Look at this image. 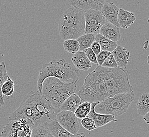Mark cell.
<instances>
[{
	"mask_svg": "<svg viewBox=\"0 0 149 137\" xmlns=\"http://www.w3.org/2000/svg\"><path fill=\"white\" fill-rule=\"evenodd\" d=\"M60 109L54 108L38 91H31L24 99L19 107L9 116L10 121L19 119L30 120L35 127L56 119Z\"/></svg>",
	"mask_w": 149,
	"mask_h": 137,
	"instance_id": "cell-1",
	"label": "cell"
},
{
	"mask_svg": "<svg viewBox=\"0 0 149 137\" xmlns=\"http://www.w3.org/2000/svg\"><path fill=\"white\" fill-rule=\"evenodd\" d=\"M80 72L64 59L54 60L40 68L37 80V88L41 92L43 83L48 77H53L64 83H76L79 80Z\"/></svg>",
	"mask_w": 149,
	"mask_h": 137,
	"instance_id": "cell-2",
	"label": "cell"
},
{
	"mask_svg": "<svg viewBox=\"0 0 149 137\" xmlns=\"http://www.w3.org/2000/svg\"><path fill=\"white\" fill-rule=\"evenodd\" d=\"M84 11L71 6L64 11L58 23V31L62 40H77L84 34Z\"/></svg>",
	"mask_w": 149,
	"mask_h": 137,
	"instance_id": "cell-3",
	"label": "cell"
},
{
	"mask_svg": "<svg viewBox=\"0 0 149 137\" xmlns=\"http://www.w3.org/2000/svg\"><path fill=\"white\" fill-rule=\"evenodd\" d=\"M96 69L104 81L109 97L133 92L128 71L120 68H108L98 66Z\"/></svg>",
	"mask_w": 149,
	"mask_h": 137,
	"instance_id": "cell-4",
	"label": "cell"
},
{
	"mask_svg": "<svg viewBox=\"0 0 149 137\" xmlns=\"http://www.w3.org/2000/svg\"><path fill=\"white\" fill-rule=\"evenodd\" d=\"M77 84L64 83L55 77H48L43 83L42 95L54 108L60 109L63 102L74 93Z\"/></svg>",
	"mask_w": 149,
	"mask_h": 137,
	"instance_id": "cell-5",
	"label": "cell"
},
{
	"mask_svg": "<svg viewBox=\"0 0 149 137\" xmlns=\"http://www.w3.org/2000/svg\"><path fill=\"white\" fill-rule=\"evenodd\" d=\"M78 95L82 101L90 103L102 102L109 97L104 80L96 68L86 77Z\"/></svg>",
	"mask_w": 149,
	"mask_h": 137,
	"instance_id": "cell-6",
	"label": "cell"
},
{
	"mask_svg": "<svg viewBox=\"0 0 149 137\" xmlns=\"http://www.w3.org/2000/svg\"><path fill=\"white\" fill-rule=\"evenodd\" d=\"M133 92L115 95L108 97L104 101L100 102L95 107L98 112L106 115L118 116L126 112L130 105L134 101Z\"/></svg>",
	"mask_w": 149,
	"mask_h": 137,
	"instance_id": "cell-7",
	"label": "cell"
},
{
	"mask_svg": "<svg viewBox=\"0 0 149 137\" xmlns=\"http://www.w3.org/2000/svg\"><path fill=\"white\" fill-rule=\"evenodd\" d=\"M35 125L30 120L19 119L10 121L3 128L1 137H30Z\"/></svg>",
	"mask_w": 149,
	"mask_h": 137,
	"instance_id": "cell-8",
	"label": "cell"
},
{
	"mask_svg": "<svg viewBox=\"0 0 149 137\" xmlns=\"http://www.w3.org/2000/svg\"><path fill=\"white\" fill-rule=\"evenodd\" d=\"M85 29L84 34H98L102 27L107 22L104 18L101 11L88 10L84 11Z\"/></svg>",
	"mask_w": 149,
	"mask_h": 137,
	"instance_id": "cell-9",
	"label": "cell"
},
{
	"mask_svg": "<svg viewBox=\"0 0 149 137\" xmlns=\"http://www.w3.org/2000/svg\"><path fill=\"white\" fill-rule=\"evenodd\" d=\"M56 119L58 124L66 131L73 134H78L80 125L74 113L68 111H61L57 114Z\"/></svg>",
	"mask_w": 149,
	"mask_h": 137,
	"instance_id": "cell-10",
	"label": "cell"
},
{
	"mask_svg": "<svg viewBox=\"0 0 149 137\" xmlns=\"http://www.w3.org/2000/svg\"><path fill=\"white\" fill-rule=\"evenodd\" d=\"M43 125L47 129L48 132L55 137H86L83 132L75 134L70 133L58 124L56 119L46 122Z\"/></svg>",
	"mask_w": 149,
	"mask_h": 137,
	"instance_id": "cell-11",
	"label": "cell"
},
{
	"mask_svg": "<svg viewBox=\"0 0 149 137\" xmlns=\"http://www.w3.org/2000/svg\"><path fill=\"white\" fill-rule=\"evenodd\" d=\"M99 103L100 102H97L91 103V109L88 116L94 121L97 128L103 127L110 122H116L117 121L115 119V116H113L97 113L95 111V108Z\"/></svg>",
	"mask_w": 149,
	"mask_h": 137,
	"instance_id": "cell-12",
	"label": "cell"
},
{
	"mask_svg": "<svg viewBox=\"0 0 149 137\" xmlns=\"http://www.w3.org/2000/svg\"><path fill=\"white\" fill-rule=\"evenodd\" d=\"M69 3L72 6L86 11L91 10L101 11L106 2L104 0H71Z\"/></svg>",
	"mask_w": 149,
	"mask_h": 137,
	"instance_id": "cell-13",
	"label": "cell"
},
{
	"mask_svg": "<svg viewBox=\"0 0 149 137\" xmlns=\"http://www.w3.org/2000/svg\"><path fill=\"white\" fill-rule=\"evenodd\" d=\"M118 9L115 3L106 2L102 8L101 12L107 22L120 28L118 22Z\"/></svg>",
	"mask_w": 149,
	"mask_h": 137,
	"instance_id": "cell-14",
	"label": "cell"
},
{
	"mask_svg": "<svg viewBox=\"0 0 149 137\" xmlns=\"http://www.w3.org/2000/svg\"><path fill=\"white\" fill-rule=\"evenodd\" d=\"M111 54L116 61L118 66L126 70L128 62L130 61V53L128 50L122 45H117L116 48Z\"/></svg>",
	"mask_w": 149,
	"mask_h": 137,
	"instance_id": "cell-15",
	"label": "cell"
},
{
	"mask_svg": "<svg viewBox=\"0 0 149 137\" xmlns=\"http://www.w3.org/2000/svg\"><path fill=\"white\" fill-rule=\"evenodd\" d=\"M120 29V28L116 27L109 22H107L100 29L99 34L111 41L116 43L119 41L121 37Z\"/></svg>",
	"mask_w": 149,
	"mask_h": 137,
	"instance_id": "cell-16",
	"label": "cell"
},
{
	"mask_svg": "<svg viewBox=\"0 0 149 137\" xmlns=\"http://www.w3.org/2000/svg\"><path fill=\"white\" fill-rule=\"evenodd\" d=\"M72 61L75 68L86 71L91 68V63L87 58L84 51H79L72 58Z\"/></svg>",
	"mask_w": 149,
	"mask_h": 137,
	"instance_id": "cell-17",
	"label": "cell"
},
{
	"mask_svg": "<svg viewBox=\"0 0 149 137\" xmlns=\"http://www.w3.org/2000/svg\"><path fill=\"white\" fill-rule=\"evenodd\" d=\"M136 18L133 12L123 9H118V22L120 28L126 29L133 24Z\"/></svg>",
	"mask_w": 149,
	"mask_h": 137,
	"instance_id": "cell-18",
	"label": "cell"
},
{
	"mask_svg": "<svg viewBox=\"0 0 149 137\" xmlns=\"http://www.w3.org/2000/svg\"><path fill=\"white\" fill-rule=\"evenodd\" d=\"M83 102L78 94L73 93L66 99L60 108V111H68L74 113L80 104Z\"/></svg>",
	"mask_w": 149,
	"mask_h": 137,
	"instance_id": "cell-19",
	"label": "cell"
},
{
	"mask_svg": "<svg viewBox=\"0 0 149 137\" xmlns=\"http://www.w3.org/2000/svg\"><path fill=\"white\" fill-rule=\"evenodd\" d=\"M95 41L99 43L102 51H108L111 53L116 48L118 45L116 42L111 41L100 34L95 35Z\"/></svg>",
	"mask_w": 149,
	"mask_h": 137,
	"instance_id": "cell-20",
	"label": "cell"
},
{
	"mask_svg": "<svg viewBox=\"0 0 149 137\" xmlns=\"http://www.w3.org/2000/svg\"><path fill=\"white\" fill-rule=\"evenodd\" d=\"M136 108L139 114L144 116L149 111V93H144L140 96Z\"/></svg>",
	"mask_w": 149,
	"mask_h": 137,
	"instance_id": "cell-21",
	"label": "cell"
},
{
	"mask_svg": "<svg viewBox=\"0 0 149 137\" xmlns=\"http://www.w3.org/2000/svg\"><path fill=\"white\" fill-rule=\"evenodd\" d=\"M80 47V51H84L91 47V45L95 41V35L93 34H83L78 39Z\"/></svg>",
	"mask_w": 149,
	"mask_h": 137,
	"instance_id": "cell-22",
	"label": "cell"
},
{
	"mask_svg": "<svg viewBox=\"0 0 149 137\" xmlns=\"http://www.w3.org/2000/svg\"><path fill=\"white\" fill-rule=\"evenodd\" d=\"M91 109V103L88 102H84L75 111V116L77 118L82 119L88 116L90 112Z\"/></svg>",
	"mask_w": 149,
	"mask_h": 137,
	"instance_id": "cell-23",
	"label": "cell"
},
{
	"mask_svg": "<svg viewBox=\"0 0 149 137\" xmlns=\"http://www.w3.org/2000/svg\"><path fill=\"white\" fill-rule=\"evenodd\" d=\"M8 76L5 63L0 62V107H2L4 104V99L1 92V88L4 82L7 80Z\"/></svg>",
	"mask_w": 149,
	"mask_h": 137,
	"instance_id": "cell-24",
	"label": "cell"
},
{
	"mask_svg": "<svg viewBox=\"0 0 149 137\" xmlns=\"http://www.w3.org/2000/svg\"><path fill=\"white\" fill-rule=\"evenodd\" d=\"M63 46L65 51L70 53H77L80 51L79 44L77 40H67L63 42Z\"/></svg>",
	"mask_w": 149,
	"mask_h": 137,
	"instance_id": "cell-25",
	"label": "cell"
},
{
	"mask_svg": "<svg viewBox=\"0 0 149 137\" xmlns=\"http://www.w3.org/2000/svg\"><path fill=\"white\" fill-rule=\"evenodd\" d=\"M15 83L12 79L8 77V79L3 84L1 88V92L3 95L10 97L13 95L15 91Z\"/></svg>",
	"mask_w": 149,
	"mask_h": 137,
	"instance_id": "cell-26",
	"label": "cell"
},
{
	"mask_svg": "<svg viewBox=\"0 0 149 137\" xmlns=\"http://www.w3.org/2000/svg\"><path fill=\"white\" fill-rule=\"evenodd\" d=\"M48 133L47 129L42 125L33 129L30 137H45Z\"/></svg>",
	"mask_w": 149,
	"mask_h": 137,
	"instance_id": "cell-27",
	"label": "cell"
},
{
	"mask_svg": "<svg viewBox=\"0 0 149 137\" xmlns=\"http://www.w3.org/2000/svg\"><path fill=\"white\" fill-rule=\"evenodd\" d=\"M81 123L84 128L86 129L88 131H91L97 129L94 121L88 116L82 119Z\"/></svg>",
	"mask_w": 149,
	"mask_h": 137,
	"instance_id": "cell-28",
	"label": "cell"
},
{
	"mask_svg": "<svg viewBox=\"0 0 149 137\" xmlns=\"http://www.w3.org/2000/svg\"><path fill=\"white\" fill-rule=\"evenodd\" d=\"M101 66L108 68H116L118 67L116 61L115 60L112 54L104 61V62L103 63Z\"/></svg>",
	"mask_w": 149,
	"mask_h": 137,
	"instance_id": "cell-29",
	"label": "cell"
},
{
	"mask_svg": "<svg viewBox=\"0 0 149 137\" xmlns=\"http://www.w3.org/2000/svg\"><path fill=\"white\" fill-rule=\"evenodd\" d=\"M111 54V53L108 51H101V52L97 55V60L98 62V66H102L104 61L107 59L108 57Z\"/></svg>",
	"mask_w": 149,
	"mask_h": 137,
	"instance_id": "cell-30",
	"label": "cell"
},
{
	"mask_svg": "<svg viewBox=\"0 0 149 137\" xmlns=\"http://www.w3.org/2000/svg\"><path fill=\"white\" fill-rule=\"evenodd\" d=\"M84 52H85V54L86 55L87 58L91 62V63H93L98 66V62H97V55L93 52L91 48H90L88 49H86V50L84 51Z\"/></svg>",
	"mask_w": 149,
	"mask_h": 137,
	"instance_id": "cell-31",
	"label": "cell"
},
{
	"mask_svg": "<svg viewBox=\"0 0 149 137\" xmlns=\"http://www.w3.org/2000/svg\"><path fill=\"white\" fill-rule=\"evenodd\" d=\"M90 48L91 49V50L95 53L96 55H97L102 51V49L100 47V45L99 44V43H98L97 41H95L91 45Z\"/></svg>",
	"mask_w": 149,
	"mask_h": 137,
	"instance_id": "cell-32",
	"label": "cell"
},
{
	"mask_svg": "<svg viewBox=\"0 0 149 137\" xmlns=\"http://www.w3.org/2000/svg\"><path fill=\"white\" fill-rule=\"evenodd\" d=\"M143 120L149 125V111L143 116Z\"/></svg>",
	"mask_w": 149,
	"mask_h": 137,
	"instance_id": "cell-33",
	"label": "cell"
},
{
	"mask_svg": "<svg viewBox=\"0 0 149 137\" xmlns=\"http://www.w3.org/2000/svg\"><path fill=\"white\" fill-rule=\"evenodd\" d=\"M148 46H149V41H146V42L143 43L144 49H146V48H148Z\"/></svg>",
	"mask_w": 149,
	"mask_h": 137,
	"instance_id": "cell-34",
	"label": "cell"
},
{
	"mask_svg": "<svg viewBox=\"0 0 149 137\" xmlns=\"http://www.w3.org/2000/svg\"><path fill=\"white\" fill-rule=\"evenodd\" d=\"M55 137L52 135V134H51L50 133H48L46 136V137Z\"/></svg>",
	"mask_w": 149,
	"mask_h": 137,
	"instance_id": "cell-35",
	"label": "cell"
},
{
	"mask_svg": "<svg viewBox=\"0 0 149 137\" xmlns=\"http://www.w3.org/2000/svg\"><path fill=\"white\" fill-rule=\"evenodd\" d=\"M148 63L149 66V55H148Z\"/></svg>",
	"mask_w": 149,
	"mask_h": 137,
	"instance_id": "cell-36",
	"label": "cell"
},
{
	"mask_svg": "<svg viewBox=\"0 0 149 137\" xmlns=\"http://www.w3.org/2000/svg\"><path fill=\"white\" fill-rule=\"evenodd\" d=\"M148 23H149V18H148Z\"/></svg>",
	"mask_w": 149,
	"mask_h": 137,
	"instance_id": "cell-37",
	"label": "cell"
},
{
	"mask_svg": "<svg viewBox=\"0 0 149 137\" xmlns=\"http://www.w3.org/2000/svg\"></svg>",
	"mask_w": 149,
	"mask_h": 137,
	"instance_id": "cell-38",
	"label": "cell"
}]
</instances>
